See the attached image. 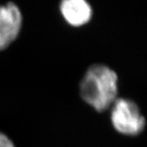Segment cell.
Listing matches in <instances>:
<instances>
[{
    "label": "cell",
    "instance_id": "6da1fadb",
    "mask_svg": "<svg viewBox=\"0 0 147 147\" xmlns=\"http://www.w3.org/2000/svg\"><path fill=\"white\" fill-rule=\"evenodd\" d=\"M80 93L83 101L95 111L104 112L117 99L118 75L107 65H92L80 82Z\"/></svg>",
    "mask_w": 147,
    "mask_h": 147
},
{
    "label": "cell",
    "instance_id": "7a4b0ae2",
    "mask_svg": "<svg viewBox=\"0 0 147 147\" xmlns=\"http://www.w3.org/2000/svg\"><path fill=\"white\" fill-rule=\"evenodd\" d=\"M110 119L116 131L123 135L138 136L145 129V117L135 102L128 98H117L112 105Z\"/></svg>",
    "mask_w": 147,
    "mask_h": 147
},
{
    "label": "cell",
    "instance_id": "3957f363",
    "mask_svg": "<svg viewBox=\"0 0 147 147\" xmlns=\"http://www.w3.org/2000/svg\"><path fill=\"white\" fill-rule=\"evenodd\" d=\"M23 24L21 11L15 3L0 5V51L8 48L19 35Z\"/></svg>",
    "mask_w": 147,
    "mask_h": 147
},
{
    "label": "cell",
    "instance_id": "277c9868",
    "mask_svg": "<svg viewBox=\"0 0 147 147\" xmlns=\"http://www.w3.org/2000/svg\"><path fill=\"white\" fill-rule=\"evenodd\" d=\"M59 9L65 20L75 27L85 25L92 18V8L85 0H64Z\"/></svg>",
    "mask_w": 147,
    "mask_h": 147
},
{
    "label": "cell",
    "instance_id": "5b68a950",
    "mask_svg": "<svg viewBox=\"0 0 147 147\" xmlns=\"http://www.w3.org/2000/svg\"><path fill=\"white\" fill-rule=\"evenodd\" d=\"M0 147H15V146L8 136L0 132Z\"/></svg>",
    "mask_w": 147,
    "mask_h": 147
}]
</instances>
